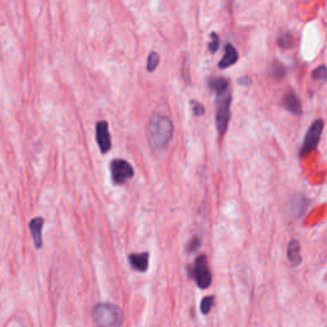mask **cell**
Instances as JSON below:
<instances>
[{
  "label": "cell",
  "instance_id": "6da1fadb",
  "mask_svg": "<svg viewBox=\"0 0 327 327\" xmlns=\"http://www.w3.org/2000/svg\"><path fill=\"white\" fill-rule=\"evenodd\" d=\"M173 122L166 115L154 113L147 124V141L155 154H163L167 150L173 138Z\"/></svg>",
  "mask_w": 327,
  "mask_h": 327
},
{
  "label": "cell",
  "instance_id": "7a4b0ae2",
  "mask_svg": "<svg viewBox=\"0 0 327 327\" xmlns=\"http://www.w3.org/2000/svg\"><path fill=\"white\" fill-rule=\"evenodd\" d=\"M92 320L97 327H119L123 324L124 315L115 304L99 303L92 309Z\"/></svg>",
  "mask_w": 327,
  "mask_h": 327
},
{
  "label": "cell",
  "instance_id": "3957f363",
  "mask_svg": "<svg viewBox=\"0 0 327 327\" xmlns=\"http://www.w3.org/2000/svg\"><path fill=\"white\" fill-rule=\"evenodd\" d=\"M230 104H232V92L226 87L216 92V127L220 136H224L228 129L230 119Z\"/></svg>",
  "mask_w": 327,
  "mask_h": 327
},
{
  "label": "cell",
  "instance_id": "277c9868",
  "mask_svg": "<svg viewBox=\"0 0 327 327\" xmlns=\"http://www.w3.org/2000/svg\"><path fill=\"white\" fill-rule=\"evenodd\" d=\"M188 274L191 278L195 279L198 287H201V289H207L212 283V275H211L210 269H208L207 257L204 254L198 256L195 261V265L189 266Z\"/></svg>",
  "mask_w": 327,
  "mask_h": 327
},
{
  "label": "cell",
  "instance_id": "5b68a950",
  "mask_svg": "<svg viewBox=\"0 0 327 327\" xmlns=\"http://www.w3.org/2000/svg\"><path fill=\"white\" fill-rule=\"evenodd\" d=\"M325 127V122L322 119H316L312 125L309 127L308 132L306 134V138H304V142H303L302 148H300L299 155L300 156H306V155L311 154L312 151H315L317 148L318 143H320V139H321V134L324 132Z\"/></svg>",
  "mask_w": 327,
  "mask_h": 327
},
{
  "label": "cell",
  "instance_id": "8992f818",
  "mask_svg": "<svg viewBox=\"0 0 327 327\" xmlns=\"http://www.w3.org/2000/svg\"><path fill=\"white\" fill-rule=\"evenodd\" d=\"M110 171L111 179L117 185L124 184L134 175V170H133L132 165L128 161L123 160V159H115V160L111 161Z\"/></svg>",
  "mask_w": 327,
  "mask_h": 327
},
{
  "label": "cell",
  "instance_id": "52a82bcc",
  "mask_svg": "<svg viewBox=\"0 0 327 327\" xmlns=\"http://www.w3.org/2000/svg\"><path fill=\"white\" fill-rule=\"evenodd\" d=\"M96 139L99 143L100 151L102 154H108L111 148V138L109 133V125L105 121H100L96 124Z\"/></svg>",
  "mask_w": 327,
  "mask_h": 327
},
{
  "label": "cell",
  "instance_id": "ba28073f",
  "mask_svg": "<svg viewBox=\"0 0 327 327\" xmlns=\"http://www.w3.org/2000/svg\"><path fill=\"white\" fill-rule=\"evenodd\" d=\"M283 104H284L285 109H286L287 111H290L291 114L300 115L303 113L302 102H300L299 97L294 92H291V91L285 95L284 100H283Z\"/></svg>",
  "mask_w": 327,
  "mask_h": 327
},
{
  "label": "cell",
  "instance_id": "9c48e42d",
  "mask_svg": "<svg viewBox=\"0 0 327 327\" xmlns=\"http://www.w3.org/2000/svg\"><path fill=\"white\" fill-rule=\"evenodd\" d=\"M42 225L43 219L42 217H35L30 222V230H31V235L34 238L35 247L37 249H40L42 247Z\"/></svg>",
  "mask_w": 327,
  "mask_h": 327
},
{
  "label": "cell",
  "instance_id": "30bf717a",
  "mask_svg": "<svg viewBox=\"0 0 327 327\" xmlns=\"http://www.w3.org/2000/svg\"><path fill=\"white\" fill-rule=\"evenodd\" d=\"M148 258H150L148 252H143V253H132L129 254V257H128L130 266H132L134 270H137L138 272L147 271Z\"/></svg>",
  "mask_w": 327,
  "mask_h": 327
},
{
  "label": "cell",
  "instance_id": "8fae6325",
  "mask_svg": "<svg viewBox=\"0 0 327 327\" xmlns=\"http://www.w3.org/2000/svg\"><path fill=\"white\" fill-rule=\"evenodd\" d=\"M287 261L291 266H299L302 263V254H300V244L296 239L290 241L287 245Z\"/></svg>",
  "mask_w": 327,
  "mask_h": 327
},
{
  "label": "cell",
  "instance_id": "7c38bea8",
  "mask_svg": "<svg viewBox=\"0 0 327 327\" xmlns=\"http://www.w3.org/2000/svg\"><path fill=\"white\" fill-rule=\"evenodd\" d=\"M238 58L239 56H238L235 47L233 46L232 43H228L225 46V54H224V56H222V59L219 63V67L221 69L229 68L230 65H234L238 62Z\"/></svg>",
  "mask_w": 327,
  "mask_h": 327
},
{
  "label": "cell",
  "instance_id": "4fadbf2b",
  "mask_svg": "<svg viewBox=\"0 0 327 327\" xmlns=\"http://www.w3.org/2000/svg\"><path fill=\"white\" fill-rule=\"evenodd\" d=\"M291 202H293V204H298L296 206H291V212H296V216H300V215L304 212V210H306V206L308 204L307 198L302 197V196H295V197H293L291 198Z\"/></svg>",
  "mask_w": 327,
  "mask_h": 327
},
{
  "label": "cell",
  "instance_id": "5bb4252c",
  "mask_svg": "<svg viewBox=\"0 0 327 327\" xmlns=\"http://www.w3.org/2000/svg\"><path fill=\"white\" fill-rule=\"evenodd\" d=\"M213 304H215V296L213 295H208L204 296L202 302H201V312H202V315H208L212 309Z\"/></svg>",
  "mask_w": 327,
  "mask_h": 327
},
{
  "label": "cell",
  "instance_id": "9a60e30c",
  "mask_svg": "<svg viewBox=\"0 0 327 327\" xmlns=\"http://www.w3.org/2000/svg\"><path fill=\"white\" fill-rule=\"evenodd\" d=\"M210 87L215 91V92H217V91H221L224 90V88H226V87H229V82L226 78H222V77L212 78L210 82Z\"/></svg>",
  "mask_w": 327,
  "mask_h": 327
},
{
  "label": "cell",
  "instance_id": "2e32d148",
  "mask_svg": "<svg viewBox=\"0 0 327 327\" xmlns=\"http://www.w3.org/2000/svg\"><path fill=\"white\" fill-rule=\"evenodd\" d=\"M159 63H160V56L156 51H152L150 53L147 58V71L148 72H155L156 68L159 67Z\"/></svg>",
  "mask_w": 327,
  "mask_h": 327
},
{
  "label": "cell",
  "instance_id": "e0dca14e",
  "mask_svg": "<svg viewBox=\"0 0 327 327\" xmlns=\"http://www.w3.org/2000/svg\"><path fill=\"white\" fill-rule=\"evenodd\" d=\"M312 78L316 81H327V67L326 65H320L315 71L312 72Z\"/></svg>",
  "mask_w": 327,
  "mask_h": 327
},
{
  "label": "cell",
  "instance_id": "ac0fdd59",
  "mask_svg": "<svg viewBox=\"0 0 327 327\" xmlns=\"http://www.w3.org/2000/svg\"><path fill=\"white\" fill-rule=\"evenodd\" d=\"M285 73H286V68H285V65L283 63L276 62L271 65V74L275 78L284 77Z\"/></svg>",
  "mask_w": 327,
  "mask_h": 327
},
{
  "label": "cell",
  "instance_id": "d6986e66",
  "mask_svg": "<svg viewBox=\"0 0 327 327\" xmlns=\"http://www.w3.org/2000/svg\"><path fill=\"white\" fill-rule=\"evenodd\" d=\"M192 104V111H193V114L196 115V117H202V115L204 114V108L202 104H200L198 101H193L191 102Z\"/></svg>",
  "mask_w": 327,
  "mask_h": 327
},
{
  "label": "cell",
  "instance_id": "ffe728a7",
  "mask_svg": "<svg viewBox=\"0 0 327 327\" xmlns=\"http://www.w3.org/2000/svg\"><path fill=\"white\" fill-rule=\"evenodd\" d=\"M291 40H293V37H291V35H289V34L281 35L280 39H279V45H280L281 47H284V49H286V47H289L291 45Z\"/></svg>",
  "mask_w": 327,
  "mask_h": 327
},
{
  "label": "cell",
  "instance_id": "44dd1931",
  "mask_svg": "<svg viewBox=\"0 0 327 327\" xmlns=\"http://www.w3.org/2000/svg\"><path fill=\"white\" fill-rule=\"evenodd\" d=\"M211 39H212V41H211L210 45H208V49H210L211 53H216L217 49H219V43H220L219 37H217V35L215 34V32H212V34H211Z\"/></svg>",
  "mask_w": 327,
  "mask_h": 327
},
{
  "label": "cell",
  "instance_id": "7402d4cb",
  "mask_svg": "<svg viewBox=\"0 0 327 327\" xmlns=\"http://www.w3.org/2000/svg\"><path fill=\"white\" fill-rule=\"evenodd\" d=\"M201 245V239L200 237H193L192 238V241H189V245H188V252H195L200 248Z\"/></svg>",
  "mask_w": 327,
  "mask_h": 327
}]
</instances>
